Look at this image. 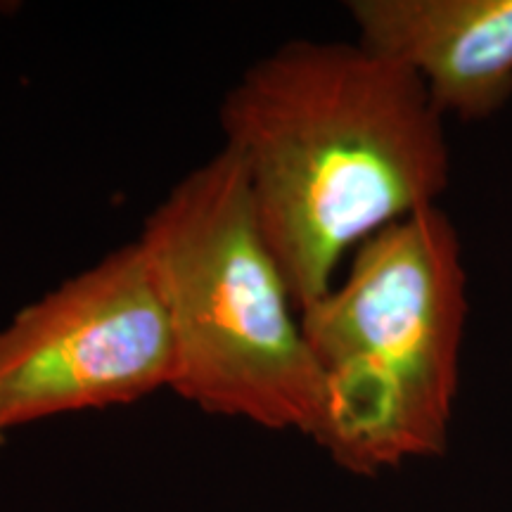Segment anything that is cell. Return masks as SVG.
Wrapping results in <instances>:
<instances>
[{
	"label": "cell",
	"instance_id": "cell-2",
	"mask_svg": "<svg viewBox=\"0 0 512 512\" xmlns=\"http://www.w3.org/2000/svg\"><path fill=\"white\" fill-rule=\"evenodd\" d=\"M299 316L325 384L313 441L339 467L373 475L444 451L467 273L458 230L439 204L363 242L347 275Z\"/></svg>",
	"mask_w": 512,
	"mask_h": 512
},
{
	"label": "cell",
	"instance_id": "cell-4",
	"mask_svg": "<svg viewBox=\"0 0 512 512\" xmlns=\"http://www.w3.org/2000/svg\"><path fill=\"white\" fill-rule=\"evenodd\" d=\"M174 339L138 240L64 278L0 328V434L171 389Z\"/></svg>",
	"mask_w": 512,
	"mask_h": 512
},
{
	"label": "cell",
	"instance_id": "cell-3",
	"mask_svg": "<svg viewBox=\"0 0 512 512\" xmlns=\"http://www.w3.org/2000/svg\"><path fill=\"white\" fill-rule=\"evenodd\" d=\"M174 339L171 392L200 411L316 439L325 384L226 147L171 185L136 238Z\"/></svg>",
	"mask_w": 512,
	"mask_h": 512
},
{
	"label": "cell",
	"instance_id": "cell-5",
	"mask_svg": "<svg viewBox=\"0 0 512 512\" xmlns=\"http://www.w3.org/2000/svg\"><path fill=\"white\" fill-rule=\"evenodd\" d=\"M356 41L408 69L441 117L484 121L512 98V0H354Z\"/></svg>",
	"mask_w": 512,
	"mask_h": 512
},
{
	"label": "cell",
	"instance_id": "cell-1",
	"mask_svg": "<svg viewBox=\"0 0 512 512\" xmlns=\"http://www.w3.org/2000/svg\"><path fill=\"white\" fill-rule=\"evenodd\" d=\"M256 219L299 311L349 252L437 207L451 178L444 117L422 83L358 41H290L221 100Z\"/></svg>",
	"mask_w": 512,
	"mask_h": 512
}]
</instances>
